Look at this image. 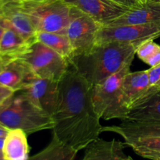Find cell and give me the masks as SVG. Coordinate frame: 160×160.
<instances>
[{
    "label": "cell",
    "instance_id": "obj_1",
    "mask_svg": "<svg viewBox=\"0 0 160 160\" xmlns=\"http://www.w3.org/2000/svg\"><path fill=\"white\" fill-rule=\"evenodd\" d=\"M53 136L77 152L99 138L102 126L94 109L92 87L72 67L59 81V100L52 117Z\"/></svg>",
    "mask_w": 160,
    "mask_h": 160
},
{
    "label": "cell",
    "instance_id": "obj_2",
    "mask_svg": "<svg viewBox=\"0 0 160 160\" xmlns=\"http://www.w3.org/2000/svg\"><path fill=\"white\" fill-rule=\"evenodd\" d=\"M136 49L132 44L117 42L95 44L88 51L73 56L70 67L92 88L131 65Z\"/></svg>",
    "mask_w": 160,
    "mask_h": 160
},
{
    "label": "cell",
    "instance_id": "obj_3",
    "mask_svg": "<svg viewBox=\"0 0 160 160\" xmlns=\"http://www.w3.org/2000/svg\"><path fill=\"white\" fill-rule=\"evenodd\" d=\"M0 123L9 130L20 129L27 134L52 130L54 122L23 92H16L0 106Z\"/></svg>",
    "mask_w": 160,
    "mask_h": 160
},
{
    "label": "cell",
    "instance_id": "obj_4",
    "mask_svg": "<svg viewBox=\"0 0 160 160\" xmlns=\"http://www.w3.org/2000/svg\"><path fill=\"white\" fill-rule=\"evenodd\" d=\"M128 65L101 84L92 88V101L94 109L100 119L104 120L128 119L130 110L123 101L122 84L124 77L131 71Z\"/></svg>",
    "mask_w": 160,
    "mask_h": 160
},
{
    "label": "cell",
    "instance_id": "obj_5",
    "mask_svg": "<svg viewBox=\"0 0 160 160\" xmlns=\"http://www.w3.org/2000/svg\"><path fill=\"white\" fill-rule=\"evenodd\" d=\"M22 3L36 32L67 34L72 6L64 0H48L42 2H22Z\"/></svg>",
    "mask_w": 160,
    "mask_h": 160
},
{
    "label": "cell",
    "instance_id": "obj_6",
    "mask_svg": "<svg viewBox=\"0 0 160 160\" xmlns=\"http://www.w3.org/2000/svg\"><path fill=\"white\" fill-rule=\"evenodd\" d=\"M17 59L24 62L37 78L58 82L70 68L67 59L38 41L33 42Z\"/></svg>",
    "mask_w": 160,
    "mask_h": 160
},
{
    "label": "cell",
    "instance_id": "obj_7",
    "mask_svg": "<svg viewBox=\"0 0 160 160\" xmlns=\"http://www.w3.org/2000/svg\"><path fill=\"white\" fill-rule=\"evenodd\" d=\"M159 37L160 23L102 26L97 34L95 44L117 42L132 44L138 48L142 42Z\"/></svg>",
    "mask_w": 160,
    "mask_h": 160
},
{
    "label": "cell",
    "instance_id": "obj_8",
    "mask_svg": "<svg viewBox=\"0 0 160 160\" xmlns=\"http://www.w3.org/2000/svg\"><path fill=\"white\" fill-rule=\"evenodd\" d=\"M101 27L92 17L72 6L66 34L73 48V56L88 51L95 45L97 34Z\"/></svg>",
    "mask_w": 160,
    "mask_h": 160
},
{
    "label": "cell",
    "instance_id": "obj_9",
    "mask_svg": "<svg viewBox=\"0 0 160 160\" xmlns=\"http://www.w3.org/2000/svg\"><path fill=\"white\" fill-rule=\"evenodd\" d=\"M0 25L10 29L32 44L36 41V32L31 18L20 0H2L0 4Z\"/></svg>",
    "mask_w": 160,
    "mask_h": 160
},
{
    "label": "cell",
    "instance_id": "obj_10",
    "mask_svg": "<svg viewBox=\"0 0 160 160\" xmlns=\"http://www.w3.org/2000/svg\"><path fill=\"white\" fill-rule=\"evenodd\" d=\"M21 92L39 109L52 117L59 100V81L36 78Z\"/></svg>",
    "mask_w": 160,
    "mask_h": 160
},
{
    "label": "cell",
    "instance_id": "obj_11",
    "mask_svg": "<svg viewBox=\"0 0 160 160\" xmlns=\"http://www.w3.org/2000/svg\"><path fill=\"white\" fill-rule=\"evenodd\" d=\"M76 7L102 26H106L128 12L129 8L120 6L111 0H64Z\"/></svg>",
    "mask_w": 160,
    "mask_h": 160
},
{
    "label": "cell",
    "instance_id": "obj_12",
    "mask_svg": "<svg viewBox=\"0 0 160 160\" xmlns=\"http://www.w3.org/2000/svg\"><path fill=\"white\" fill-rule=\"evenodd\" d=\"M122 92L123 101L130 111L148 101L155 95L150 88L148 70L127 73L122 84Z\"/></svg>",
    "mask_w": 160,
    "mask_h": 160
},
{
    "label": "cell",
    "instance_id": "obj_13",
    "mask_svg": "<svg viewBox=\"0 0 160 160\" xmlns=\"http://www.w3.org/2000/svg\"><path fill=\"white\" fill-rule=\"evenodd\" d=\"M37 77L24 62L13 59L3 64L0 72V84L14 92L24 90Z\"/></svg>",
    "mask_w": 160,
    "mask_h": 160
},
{
    "label": "cell",
    "instance_id": "obj_14",
    "mask_svg": "<svg viewBox=\"0 0 160 160\" xmlns=\"http://www.w3.org/2000/svg\"><path fill=\"white\" fill-rule=\"evenodd\" d=\"M102 132L115 133L126 138L160 137L159 120H124L120 125L102 127Z\"/></svg>",
    "mask_w": 160,
    "mask_h": 160
},
{
    "label": "cell",
    "instance_id": "obj_15",
    "mask_svg": "<svg viewBox=\"0 0 160 160\" xmlns=\"http://www.w3.org/2000/svg\"><path fill=\"white\" fill-rule=\"evenodd\" d=\"M160 23V2L148 0L139 7L131 9L106 26Z\"/></svg>",
    "mask_w": 160,
    "mask_h": 160
},
{
    "label": "cell",
    "instance_id": "obj_16",
    "mask_svg": "<svg viewBox=\"0 0 160 160\" xmlns=\"http://www.w3.org/2000/svg\"><path fill=\"white\" fill-rule=\"evenodd\" d=\"M126 147L124 142L98 138L86 147L82 160H128L129 156L124 152Z\"/></svg>",
    "mask_w": 160,
    "mask_h": 160
},
{
    "label": "cell",
    "instance_id": "obj_17",
    "mask_svg": "<svg viewBox=\"0 0 160 160\" xmlns=\"http://www.w3.org/2000/svg\"><path fill=\"white\" fill-rule=\"evenodd\" d=\"M28 134L20 129H10L4 138L3 156L5 160H28L30 147Z\"/></svg>",
    "mask_w": 160,
    "mask_h": 160
},
{
    "label": "cell",
    "instance_id": "obj_18",
    "mask_svg": "<svg viewBox=\"0 0 160 160\" xmlns=\"http://www.w3.org/2000/svg\"><path fill=\"white\" fill-rule=\"evenodd\" d=\"M31 45V43L14 31L5 29L0 42V56L3 64L10 59H17L25 52Z\"/></svg>",
    "mask_w": 160,
    "mask_h": 160
},
{
    "label": "cell",
    "instance_id": "obj_19",
    "mask_svg": "<svg viewBox=\"0 0 160 160\" xmlns=\"http://www.w3.org/2000/svg\"><path fill=\"white\" fill-rule=\"evenodd\" d=\"M125 145L145 159L160 160V137H135L124 138Z\"/></svg>",
    "mask_w": 160,
    "mask_h": 160
},
{
    "label": "cell",
    "instance_id": "obj_20",
    "mask_svg": "<svg viewBox=\"0 0 160 160\" xmlns=\"http://www.w3.org/2000/svg\"><path fill=\"white\" fill-rule=\"evenodd\" d=\"M36 41L54 50L67 59L70 65L73 57V52L67 34L38 31L36 34Z\"/></svg>",
    "mask_w": 160,
    "mask_h": 160
},
{
    "label": "cell",
    "instance_id": "obj_21",
    "mask_svg": "<svg viewBox=\"0 0 160 160\" xmlns=\"http://www.w3.org/2000/svg\"><path fill=\"white\" fill-rule=\"evenodd\" d=\"M78 152L61 143L53 136L50 143L28 160H75Z\"/></svg>",
    "mask_w": 160,
    "mask_h": 160
},
{
    "label": "cell",
    "instance_id": "obj_22",
    "mask_svg": "<svg viewBox=\"0 0 160 160\" xmlns=\"http://www.w3.org/2000/svg\"><path fill=\"white\" fill-rule=\"evenodd\" d=\"M127 120H160V92L153 95L145 102L131 109Z\"/></svg>",
    "mask_w": 160,
    "mask_h": 160
},
{
    "label": "cell",
    "instance_id": "obj_23",
    "mask_svg": "<svg viewBox=\"0 0 160 160\" xmlns=\"http://www.w3.org/2000/svg\"><path fill=\"white\" fill-rule=\"evenodd\" d=\"M136 55L149 67H155L160 63V45L154 40L145 41L138 46Z\"/></svg>",
    "mask_w": 160,
    "mask_h": 160
},
{
    "label": "cell",
    "instance_id": "obj_24",
    "mask_svg": "<svg viewBox=\"0 0 160 160\" xmlns=\"http://www.w3.org/2000/svg\"><path fill=\"white\" fill-rule=\"evenodd\" d=\"M148 78H149L150 88L154 94L160 92V63L148 69Z\"/></svg>",
    "mask_w": 160,
    "mask_h": 160
},
{
    "label": "cell",
    "instance_id": "obj_25",
    "mask_svg": "<svg viewBox=\"0 0 160 160\" xmlns=\"http://www.w3.org/2000/svg\"><path fill=\"white\" fill-rule=\"evenodd\" d=\"M120 6H125L129 9H134V8L139 7L142 6L143 3L141 2L140 0H111Z\"/></svg>",
    "mask_w": 160,
    "mask_h": 160
},
{
    "label": "cell",
    "instance_id": "obj_26",
    "mask_svg": "<svg viewBox=\"0 0 160 160\" xmlns=\"http://www.w3.org/2000/svg\"><path fill=\"white\" fill-rule=\"evenodd\" d=\"M15 93L10 89L4 87L3 85L0 84V106L9 98Z\"/></svg>",
    "mask_w": 160,
    "mask_h": 160
},
{
    "label": "cell",
    "instance_id": "obj_27",
    "mask_svg": "<svg viewBox=\"0 0 160 160\" xmlns=\"http://www.w3.org/2000/svg\"><path fill=\"white\" fill-rule=\"evenodd\" d=\"M8 131H9V129L6 128V127L3 126L2 124L0 123V138H5L6 135L7 134Z\"/></svg>",
    "mask_w": 160,
    "mask_h": 160
},
{
    "label": "cell",
    "instance_id": "obj_28",
    "mask_svg": "<svg viewBox=\"0 0 160 160\" xmlns=\"http://www.w3.org/2000/svg\"><path fill=\"white\" fill-rule=\"evenodd\" d=\"M3 143H4V138H0V160H5L3 156Z\"/></svg>",
    "mask_w": 160,
    "mask_h": 160
},
{
    "label": "cell",
    "instance_id": "obj_29",
    "mask_svg": "<svg viewBox=\"0 0 160 160\" xmlns=\"http://www.w3.org/2000/svg\"><path fill=\"white\" fill-rule=\"evenodd\" d=\"M22 2H42L48 1V0H20Z\"/></svg>",
    "mask_w": 160,
    "mask_h": 160
},
{
    "label": "cell",
    "instance_id": "obj_30",
    "mask_svg": "<svg viewBox=\"0 0 160 160\" xmlns=\"http://www.w3.org/2000/svg\"><path fill=\"white\" fill-rule=\"evenodd\" d=\"M5 31V28H3V27H2L1 25H0V42H1L2 40V35H3V33H4Z\"/></svg>",
    "mask_w": 160,
    "mask_h": 160
},
{
    "label": "cell",
    "instance_id": "obj_31",
    "mask_svg": "<svg viewBox=\"0 0 160 160\" xmlns=\"http://www.w3.org/2000/svg\"><path fill=\"white\" fill-rule=\"evenodd\" d=\"M2 67H3V61L2 59L1 56H0V72H1V70H2Z\"/></svg>",
    "mask_w": 160,
    "mask_h": 160
},
{
    "label": "cell",
    "instance_id": "obj_32",
    "mask_svg": "<svg viewBox=\"0 0 160 160\" xmlns=\"http://www.w3.org/2000/svg\"><path fill=\"white\" fill-rule=\"evenodd\" d=\"M140 1H141V2H142V3H143V4H144V3L147 2H148V0H140Z\"/></svg>",
    "mask_w": 160,
    "mask_h": 160
},
{
    "label": "cell",
    "instance_id": "obj_33",
    "mask_svg": "<svg viewBox=\"0 0 160 160\" xmlns=\"http://www.w3.org/2000/svg\"><path fill=\"white\" fill-rule=\"evenodd\" d=\"M128 160H134V159H133L131 157V156H129V158H128Z\"/></svg>",
    "mask_w": 160,
    "mask_h": 160
},
{
    "label": "cell",
    "instance_id": "obj_34",
    "mask_svg": "<svg viewBox=\"0 0 160 160\" xmlns=\"http://www.w3.org/2000/svg\"><path fill=\"white\" fill-rule=\"evenodd\" d=\"M152 1H157V2H159L160 0H152Z\"/></svg>",
    "mask_w": 160,
    "mask_h": 160
},
{
    "label": "cell",
    "instance_id": "obj_35",
    "mask_svg": "<svg viewBox=\"0 0 160 160\" xmlns=\"http://www.w3.org/2000/svg\"><path fill=\"white\" fill-rule=\"evenodd\" d=\"M2 0H0V4H1V2H2Z\"/></svg>",
    "mask_w": 160,
    "mask_h": 160
},
{
    "label": "cell",
    "instance_id": "obj_36",
    "mask_svg": "<svg viewBox=\"0 0 160 160\" xmlns=\"http://www.w3.org/2000/svg\"><path fill=\"white\" fill-rule=\"evenodd\" d=\"M159 2H160V1H159Z\"/></svg>",
    "mask_w": 160,
    "mask_h": 160
}]
</instances>
